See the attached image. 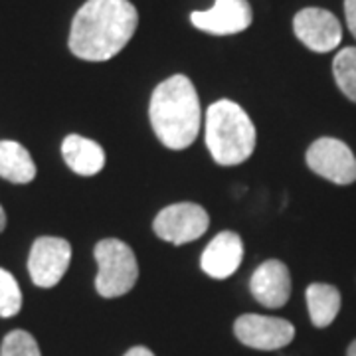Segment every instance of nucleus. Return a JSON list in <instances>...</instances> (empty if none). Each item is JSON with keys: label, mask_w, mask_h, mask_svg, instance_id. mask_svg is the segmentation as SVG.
<instances>
[{"label": "nucleus", "mask_w": 356, "mask_h": 356, "mask_svg": "<svg viewBox=\"0 0 356 356\" xmlns=\"http://www.w3.org/2000/svg\"><path fill=\"white\" fill-rule=\"evenodd\" d=\"M72 261V245L67 240L44 236L38 238L28 257V271L38 287L50 289L65 275Z\"/></svg>", "instance_id": "nucleus-8"}, {"label": "nucleus", "mask_w": 356, "mask_h": 356, "mask_svg": "<svg viewBox=\"0 0 356 356\" xmlns=\"http://www.w3.org/2000/svg\"><path fill=\"white\" fill-rule=\"evenodd\" d=\"M191 22L206 34L232 36L252 26L254 10L248 0H216L210 10H194Z\"/></svg>", "instance_id": "nucleus-10"}, {"label": "nucleus", "mask_w": 356, "mask_h": 356, "mask_svg": "<svg viewBox=\"0 0 356 356\" xmlns=\"http://www.w3.org/2000/svg\"><path fill=\"white\" fill-rule=\"evenodd\" d=\"M0 177L13 184H28L36 178V165L20 143L0 140Z\"/></svg>", "instance_id": "nucleus-14"}, {"label": "nucleus", "mask_w": 356, "mask_h": 356, "mask_svg": "<svg viewBox=\"0 0 356 356\" xmlns=\"http://www.w3.org/2000/svg\"><path fill=\"white\" fill-rule=\"evenodd\" d=\"M332 76L339 89L356 103V48H343L332 60Z\"/></svg>", "instance_id": "nucleus-16"}, {"label": "nucleus", "mask_w": 356, "mask_h": 356, "mask_svg": "<svg viewBox=\"0 0 356 356\" xmlns=\"http://www.w3.org/2000/svg\"><path fill=\"white\" fill-rule=\"evenodd\" d=\"M307 307L311 323L317 329L329 327L341 311V293L329 283H311L307 287Z\"/></svg>", "instance_id": "nucleus-15"}, {"label": "nucleus", "mask_w": 356, "mask_h": 356, "mask_svg": "<svg viewBox=\"0 0 356 356\" xmlns=\"http://www.w3.org/2000/svg\"><path fill=\"white\" fill-rule=\"evenodd\" d=\"M210 226L208 212L200 204L180 202L163 208L153 222L154 234L165 242L182 245L194 242Z\"/></svg>", "instance_id": "nucleus-5"}, {"label": "nucleus", "mask_w": 356, "mask_h": 356, "mask_svg": "<svg viewBox=\"0 0 356 356\" xmlns=\"http://www.w3.org/2000/svg\"><path fill=\"white\" fill-rule=\"evenodd\" d=\"M309 168L334 184H353L356 180V159L348 145L343 140L323 137L317 139L307 151Z\"/></svg>", "instance_id": "nucleus-6"}, {"label": "nucleus", "mask_w": 356, "mask_h": 356, "mask_svg": "<svg viewBox=\"0 0 356 356\" xmlns=\"http://www.w3.org/2000/svg\"><path fill=\"white\" fill-rule=\"evenodd\" d=\"M243 257L242 238L236 232H220L204 250L202 264L204 273L214 280H226L236 273Z\"/></svg>", "instance_id": "nucleus-12"}, {"label": "nucleus", "mask_w": 356, "mask_h": 356, "mask_svg": "<svg viewBox=\"0 0 356 356\" xmlns=\"http://www.w3.org/2000/svg\"><path fill=\"white\" fill-rule=\"evenodd\" d=\"M6 228V214H4V208L0 206V232Z\"/></svg>", "instance_id": "nucleus-21"}, {"label": "nucleus", "mask_w": 356, "mask_h": 356, "mask_svg": "<svg viewBox=\"0 0 356 356\" xmlns=\"http://www.w3.org/2000/svg\"><path fill=\"white\" fill-rule=\"evenodd\" d=\"M346 356H356V341L350 346H348V350H346Z\"/></svg>", "instance_id": "nucleus-22"}, {"label": "nucleus", "mask_w": 356, "mask_h": 356, "mask_svg": "<svg viewBox=\"0 0 356 356\" xmlns=\"http://www.w3.org/2000/svg\"><path fill=\"white\" fill-rule=\"evenodd\" d=\"M0 356H42L36 339L30 332L16 329L10 331L0 346Z\"/></svg>", "instance_id": "nucleus-18"}, {"label": "nucleus", "mask_w": 356, "mask_h": 356, "mask_svg": "<svg viewBox=\"0 0 356 356\" xmlns=\"http://www.w3.org/2000/svg\"><path fill=\"white\" fill-rule=\"evenodd\" d=\"M22 309V291L10 271L0 267V317L8 318L18 315Z\"/></svg>", "instance_id": "nucleus-17"}, {"label": "nucleus", "mask_w": 356, "mask_h": 356, "mask_svg": "<svg viewBox=\"0 0 356 356\" xmlns=\"http://www.w3.org/2000/svg\"><path fill=\"white\" fill-rule=\"evenodd\" d=\"M206 145L218 165L234 166L248 161L255 149V127L236 102L220 99L206 111Z\"/></svg>", "instance_id": "nucleus-3"}, {"label": "nucleus", "mask_w": 356, "mask_h": 356, "mask_svg": "<svg viewBox=\"0 0 356 356\" xmlns=\"http://www.w3.org/2000/svg\"><path fill=\"white\" fill-rule=\"evenodd\" d=\"M250 291L267 309L287 305L291 297V275L280 259H267L257 267L250 280Z\"/></svg>", "instance_id": "nucleus-11"}, {"label": "nucleus", "mask_w": 356, "mask_h": 356, "mask_svg": "<svg viewBox=\"0 0 356 356\" xmlns=\"http://www.w3.org/2000/svg\"><path fill=\"white\" fill-rule=\"evenodd\" d=\"M65 165L79 177H93L105 166V151L95 140L81 135H67L62 143Z\"/></svg>", "instance_id": "nucleus-13"}, {"label": "nucleus", "mask_w": 356, "mask_h": 356, "mask_svg": "<svg viewBox=\"0 0 356 356\" xmlns=\"http://www.w3.org/2000/svg\"><path fill=\"white\" fill-rule=\"evenodd\" d=\"M125 356H154L147 346H133L131 350L125 353Z\"/></svg>", "instance_id": "nucleus-20"}, {"label": "nucleus", "mask_w": 356, "mask_h": 356, "mask_svg": "<svg viewBox=\"0 0 356 356\" xmlns=\"http://www.w3.org/2000/svg\"><path fill=\"white\" fill-rule=\"evenodd\" d=\"M97 277L95 289L105 299H115L129 293L139 280V264L131 245L121 240H102L95 245Z\"/></svg>", "instance_id": "nucleus-4"}, {"label": "nucleus", "mask_w": 356, "mask_h": 356, "mask_svg": "<svg viewBox=\"0 0 356 356\" xmlns=\"http://www.w3.org/2000/svg\"><path fill=\"white\" fill-rule=\"evenodd\" d=\"M344 16H346V26L356 40V0H344Z\"/></svg>", "instance_id": "nucleus-19"}, {"label": "nucleus", "mask_w": 356, "mask_h": 356, "mask_svg": "<svg viewBox=\"0 0 356 356\" xmlns=\"http://www.w3.org/2000/svg\"><path fill=\"white\" fill-rule=\"evenodd\" d=\"M139 13L129 0H88L70 28V51L86 62H107L135 36Z\"/></svg>", "instance_id": "nucleus-1"}, {"label": "nucleus", "mask_w": 356, "mask_h": 356, "mask_svg": "<svg viewBox=\"0 0 356 356\" xmlns=\"http://www.w3.org/2000/svg\"><path fill=\"white\" fill-rule=\"evenodd\" d=\"M238 341L255 350H277L291 343L295 327L280 317H266L248 313L234 323Z\"/></svg>", "instance_id": "nucleus-9"}, {"label": "nucleus", "mask_w": 356, "mask_h": 356, "mask_svg": "<svg viewBox=\"0 0 356 356\" xmlns=\"http://www.w3.org/2000/svg\"><path fill=\"white\" fill-rule=\"evenodd\" d=\"M293 32L303 46L317 54L332 51L343 40V26L339 18L317 6H309L295 14Z\"/></svg>", "instance_id": "nucleus-7"}, {"label": "nucleus", "mask_w": 356, "mask_h": 356, "mask_svg": "<svg viewBox=\"0 0 356 356\" xmlns=\"http://www.w3.org/2000/svg\"><path fill=\"white\" fill-rule=\"evenodd\" d=\"M149 117L154 135L172 149L182 151L196 140L202 125V111L196 88L182 74L166 77L151 95Z\"/></svg>", "instance_id": "nucleus-2"}]
</instances>
